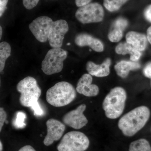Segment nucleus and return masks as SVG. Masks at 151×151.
I'll list each match as a JSON object with an SVG mask.
<instances>
[{"mask_svg":"<svg viewBox=\"0 0 151 151\" xmlns=\"http://www.w3.org/2000/svg\"><path fill=\"white\" fill-rule=\"evenodd\" d=\"M150 116L148 108L145 106L137 107L122 116L118 127L125 136L132 137L145 127Z\"/></svg>","mask_w":151,"mask_h":151,"instance_id":"1","label":"nucleus"},{"mask_svg":"<svg viewBox=\"0 0 151 151\" xmlns=\"http://www.w3.org/2000/svg\"><path fill=\"white\" fill-rule=\"evenodd\" d=\"M76 96V91L72 84L66 81H61L47 90L46 99L50 105L61 107L70 104Z\"/></svg>","mask_w":151,"mask_h":151,"instance_id":"2","label":"nucleus"},{"mask_svg":"<svg viewBox=\"0 0 151 151\" xmlns=\"http://www.w3.org/2000/svg\"><path fill=\"white\" fill-rule=\"evenodd\" d=\"M127 99V92L124 88L116 87L111 89L103 103L106 117L111 119L119 118L124 112Z\"/></svg>","mask_w":151,"mask_h":151,"instance_id":"3","label":"nucleus"},{"mask_svg":"<svg viewBox=\"0 0 151 151\" xmlns=\"http://www.w3.org/2000/svg\"><path fill=\"white\" fill-rule=\"evenodd\" d=\"M17 89L21 94L19 100L21 105L28 108H31L37 102L42 94L37 81L32 76L21 80L17 85Z\"/></svg>","mask_w":151,"mask_h":151,"instance_id":"4","label":"nucleus"},{"mask_svg":"<svg viewBox=\"0 0 151 151\" xmlns=\"http://www.w3.org/2000/svg\"><path fill=\"white\" fill-rule=\"evenodd\" d=\"M67 55V51L61 48H52L49 50L42 63L43 73L51 75L61 72Z\"/></svg>","mask_w":151,"mask_h":151,"instance_id":"5","label":"nucleus"},{"mask_svg":"<svg viewBox=\"0 0 151 151\" xmlns=\"http://www.w3.org/2000/svg\"><path fill=\"white\" fill-rule=\"evenodd\" d=\"M89 145V139L85 134L71 131L64 135L57 148L58 151H85Z\"/></svg>","mask_w":151,"mask_h":151,"instance_id":"6","label":"nucleus"},{"mask_svg":"<svg viewBox=\"0 0 151 151\" xmlns=\"http://www.w3.org/2000/svg\"><path fill=\"white\" fill-rule=\"evenodd\" d=\"M104 15L103 7L97 3H89L80 7L75 14L76 19L83 24L102 21Z\"/></svg>","mask_w":151,"mask_h":151,"instance_id":"7","label":"nucleus"},{"mask_svg":"<svg viewBox=\"0 0 151 151\" xmlns=\"http://www.w3.org/2000/svg\"><path fill=\"white\" fill-rule=\"evenodd\" d=\"M53 21L47 16H41L33 21L29 25L30 30L36 39L41 42L48 40L49 34Z\"/></svg>","mask_w":151,"mask_h":151,"instance_id":"8","label":"nucleus"},{"mask_svg":"<svg viewBox=\"0 0 151 151\" xmlns=\"http://www.w3.org/2000/svg\"><path fill=\"white\" fill-rule=\"evenodd\" d=\"M68 29L69 27L66 21L59 19L53 22L48 37L50 46L52 48H61L64 36Z\"/></svg>","mask_w":151,"mask_h":151,"instance_id":"9","label":"nucleus"},{"mask_svg":"<svg viewBox=\"0 0 151 151\" xmlns=\"http://www.w3.org/2000/svg\"><path fill=\"white\" fill-rule=\"evenodd\" d=\"M86 105L81 104L75 110L66 113L62 118L64 124L75 129H80L85 127L88 121L84 112L86 110Z\"/></svg>","mask_w":151,"mask_h":151,"instance_id":"10","label":"nucleus"},{"mask_svg":"<svg viewBox=\"0 0 151 151\" xmlns=\"http://www.w3.org/2000/svg\"><path fill=\"white\" fill-rule=\"evenodd\" d=\"M47 134L43 140L45 145L49 146L62 137L65 129V125L56 119H50L46 122Z\"/></svg>","mask_w":151,"mask_h":151,"instance_id":"11","label":"nucleus"},{"mask_svg":"<svg viewBox=\"0 0 151 151\" xmlns=\"http://www.w3.org/2000/svg\"><path fill=\"white\" fill-rule=\"evenodd\" d=\"M92 77L89 73H85L81 76L76 85V90L78 93L86 97H95L99 94L98 86L92 84Z\"/></svg>","mask_w":151,"mask_h":151,"instance_id":"12","label":"nucleus"},{"mask_svg":"<svg viewBox=\"0 0 151 151\" xmlns=\"http://www.w3.org/2000/svg\"><path fill=\"white\" fill-rule=\"evenodd\" d=\"M75 42L78 46H89L97 52H101L104 50V45L102 42L88 34L77 35L75 38Z\"/></svg>","mask_w":151,"mask_h":151,"instance_id":"13","label":"nucleus"},{"mask_svg":"<svg viewBox=\"0 0 151 151\" xmlns=\"http://www.w3.org/2000/svg\"><path fill=\"white\" fill-rule=\"evenodd\" d=\"M129 24L128 20L124 18L119 17L114 21L108 35L109 40L113 42H119L123 36V32Z\"/></svg>","mask_w":151,"mask_h":151,"instance_id":"14","label":"nucleus"},{"mask_svg":"<svg viewBox=\"0 0 151 151\" xmlns=\"http://www.w3.org/2000/svg\"><path fill=\"white\" fill-rule=\"evenodd\" d=\"M111 60L107 58L101 64H96L92 61H88L86 63V69L89 74L98 77H105L110 73V66Z\"/></svg>","mask_w":151,"mask_h":151,"instance_id":"15","label":"nucleus"},{"mask_svg":"<svg viewBox=\"0 0 151 151\" xmlns=\"http://www.w3.org/2000/svg\"><path fill=\"white\" fill-rule=\"evenodd\" d=\"M126 38L127 43L138 51L141 52L146 49L147 45V38L145 35L130 31L127 33Z\"/></svg>","mask_w":151,"mask_h":151,"instance_id":"16","label":"nucleus"},{"mask_svg":"<svg viewBox=\"0 0 151 151\" xmlns=\"http://www.w3.org/2000/svg\"><path fill=\"white\" fill-rule=\"evenodd\" d=\"M139 63L132 61L122 60L116 63L114 68L117 75L122 78H127L131 70H137L140 68Z\"/></svg>","mask_w":151,"mask_h":151,"instance_id":"17","label":"nucleus"},{"mask_svg":"<svg viewBox=\"0 0 151 151\" xmlns=\"http://www.w3.org/2000/svg\"><path fill=\"white\" fill-rule=\"evenodd\" d=\"M115 51L117 54L126 55L129 54L130 60L132 61L137 62L140 58L142 53L134 48L127 42H121L117 45Z\"/></svg>","mask_w":151,"mask_h":151,"instance_id":"18","label":"nucleus"},{"mask_svg":"<svg viewBox=\"0 0 151 151\" xmlns=\"http://www.w3.org/2000/svg\"><path fill=\"white\" fill-rule=\"evenodd\" d=\"M11 47L6 42H0V73L4 70L6 60L10 56Z\"/></svg>","mask_w":151,"mask_h":151,"instance_id":"19","label":"nucleus"},{"mask_svg":"<svg viewBox=\"0 0 151 151\" xmlns=\"http://www.w3.org/2000/svg\"><path fill=\"white\" fill-rule=\"evenodd\" d=\"M129 151H151V147L148 141L141 139L131 143Z\"/></svg>","mask_w":151,"mask_h":151,"instance_id":"20","label":"nucleus"},{"mask_svg":"<svg viewBox=\"0 0 151 151\" xmlns=\"http://www.w3.org/2000/svg\"><path fill=\"white\" fill-rule=\"evenodd\" d=\"M129 0H104L103 5L110 12H116L126 4Z\"/></svg>","mask_w":151,"mask_h":151,"instance_id":"21","label":"nucleus"},{"mask_svg":"<svg viewBox=\"0 0 151 151\" xmlns=\"http://www.w3.org/2000/svg\"><path fill=\"white\" fill-rule=\"evenodd\" d=\"M40 0H23V4L26 9L31 10L35 7Z\"/></svg>","mask_w":151,"mask_h":151,"instance_id":"22","label":"nucleus"},{"mask_svg":"<svg viewBox=\"0 0 151 151\" xmlns=\"http://www.w3.org/2000/svg\"><path fill=\"white\" fill-rule=\"evenodd\" d=\"M7 118L6 113L4 108L0 107V133Z\"/></svg>","mask_w":151,"mask_h":151,"instance_id":"23","label":"nucleus"},{"mask_svg":"<svg viewBox=\"0 0 151 151\" xmlns=\"http://www.w3.org/2000/svg\"><path fill=\"white\" fill-rule=\"evenodd\" d=\"M34 111V114L35 116H41L43 115V111L40 106L39 105L38 102H37L31 107Z\"/></svg>","mask_w":151,"mask_h":151,"instance_id":"24","label":"nucleus"},{"mask_svg":"<svg viewBox=\"0 0 151 151\" xmlns=\"http://www.w3.org/2000/svg\"><path fill=\"white\" fill-rule=\"evenodd\" d=\"M143 73L146 77L151 79V62L147 64L144 68Z\"/></svg>","mask_w":151,"mask_h":151,"instance_id":"25","label":"nucleus"},{"mask_svg":"<svg viewBox=\"0 0 151 151\" xmlns=\"http://www.w3.org/2000/svg\"><path fill=\"white\" fill-rule=\"evenodd\" d=\"M8 1L9 0H0V17L2 16L6 11Z\"/></svg>","mask_w":151,"mask_h":151,"instance_id":"26","label":"nucleus"},{"mask_svg":"<svg viewBox=\"0 0 151 151\" xmlns=\"http://www.w3.org/2000/svg\"><path fill=\"white\" fill-rule=\"evenodd\" d=\"M144 14L146 19L151 22V4L146 8Z\"/></svg>","mask_w":151,"mask_h":151,"instance_id":"27","label":"nucleus"},{"mask_svg":"<svg viewBox=\"0 0 151 151\" xmlns=\"http://www.w3.org/2000/svg\"><path fill=\"white\" fill-rule=\"evenodd\" d=\"M23 116L24 114L22 113H19L17 115V119L15 124L16 126L18 127H20L22 126V124H23Z\"/></svg>","mask_w":151,"mask_h":151,"instance_id":"28","label":"nucleus"},{"mask_svg":"<svg viewBox=\"0 0 151 151\" xmlns=\"http://www.w3.org/2000/svg\"><path fill=\"white\" fill-rule=\"evenodd\" d=\"M92 0H75V4L77 7L83 6L91 2Z\"/></svg>","mask_w":151,"mask_h":151,"instance_id":"29","label":"nucleus"},{"mask_svg":"<svg viewBox=\"0 0 151 151\" xmlns=\"http://www.w3.org/2000/svg\"><path fill=\"white\" fill-rule=\"evenodd\" d=\"M18 151H36L32 146L27 145L24 146L19 149Z\"/></svg>","mask_w":151,"mask_h":151,"instance_id":"30","label":"nucleus"},{"mask_svg":"<svg viewBox=\"0 0 151 151\" xmlns=\"http://www.w3.org/2000/svg\"><path fill=\"white\" fill-rule=\"evenodd\" d=\"M147 38L151 44V26L147 30Z\"/></svg>","mask_w":151,"mask_h":151,"instance_id":"31","label":"nucleus"},{"mask_svg":"<svg viewBox=\"0 0 151 151\" xmlns=\"http://www.w3.org/2000/svg\"><path fill=\"white\" fill-rule=\"evenodd\" d=\"M3 35V29L1 26L0 25V40L1 39Z\"/></svg>","mask_w":151,"mask_h":151,"instance_id":"32","label":"nucleus"},{"mask_svg":"<svg viewBox=\"0 0 151 151\" xmlns=\"http://www.w3.org/2000/svg\"><path fill=\"white\" fill-rule=\"evenodd\" d=\"M3 145L2 143L1 142V141L0 140V151H3Z\"/></svg>","mask_w":151,"mask_h":151,"instance_id":"33","label":"nucleus"},{"mask_svg":"<svg viewBox=\"0 0 151 151\" xmlns=\"http://www.w3.org/2000/svg\"><path fill=\"white\" fill-rule=\"evenodd\" d=\"M1 78H0V87H1Z\"/></svg>","mask_w":151,"mask_h":151,"instance_id":"34","label":"nucleus"}]
</instances>
